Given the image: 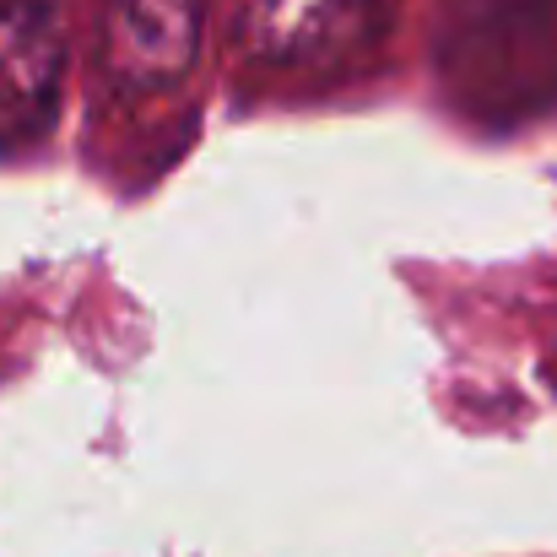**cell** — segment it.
Segmentation results:
<instances>
[{"label":"cell","instance_id":"1","mask_svg":"<svg viewBox=\"0 0 557 557\" xmlns=\"http://www.w3.org/2000/svg\"><path fill=\"white\" fill-rule=\"evenodd\" d=\"M65 76V16L54 0H0V152L33 147Z\"/></svg>","mask_w":557,"mask_h":557},{"label":"cell","instance_id":"2","mask_svg":"<svg viewBox=\"0 0 557 557\" xmlns=\"http://www.w3.org/2000/svg\"><path fill=\"white\" fill-rule=\"evenodd\" d=\"M103 49L114 76L136 87L180 82L200 49V0H114Z\"/></svg>","mask_w":557,"mask_h":557}]
</instances>
